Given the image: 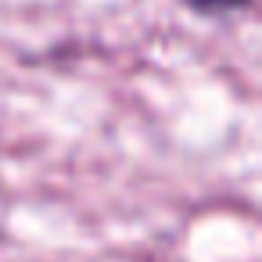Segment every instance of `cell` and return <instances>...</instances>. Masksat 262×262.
I'll use <instances>...</instances> for the list:
<instances>
[{"mask_svg": "<svg viewBox=\"0 0 262 262\" xmlns=\"http://www.w3.org/2000/svg\"><path fill=\"white\" fill-rule=\"evenodd\" d=\"M255 0H183V8H190L194 15H205V18H219V15H237V11H248Z\"/></svg>", "mask_w": 262, "mask_h": 262, "instance_id": "1", "label": "cell"}]
</instances>
